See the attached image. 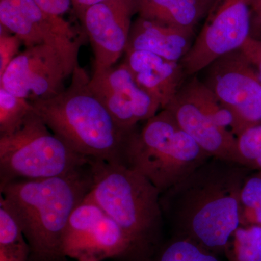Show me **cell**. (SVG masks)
Here are the masks:
<instances>
[{
	"label": "cell",
	"mask_w": 261,
	"mask_h": 261,
	"mask_svg": "<svg viewBox=\"0 0 261 261\" xmlns=\"http://www.w3.org/2000/svg\"><path fill=\"white\" fill-rule=\"evenodd\" d=\"M202 1H203L204 3H205V4L207 5V8H209V10H211V8L214 6L215 3H216L217 0H202ZM209 11H210V10H209Z\"/></svg>",
	"instance_id": "obj_30"
},
{
	"label": "cell",
	"mask_w": 261,
	"mask_h": 261,
	"mask_svg": "<svg viewBox=\"0 0 261 261\" xmlns=\"http://www.w3.org/2000/svg\"><path fill=\"white\" fill-rule=\"evenodd\" d=\"M75 8H76L77 12L80 13L81 11L88 8L91 5L97 4L100 3L103 0H71Z\"/></svg>",
	"instance_id": "obj_29"
},
{
	"label": "cell",
	"mask_w": 261,
	"mask_h": 261,
	"mask_svg": "<svg viewBox=\"0 0 261 261\" xmlns=\"http://www.w3.org/2000/svg\"><path fill=\"white\" fill-rule=\"evenodd\" d=\"M238 147L241 164L261 171V124L242 132L238 137Z\"/></svg>",
	"instance_id": "obj_22"
},
{
	"label": "cell",
	"mask_w": 261,
	"mask_h": 261,
	"mask_svg": "<svg viewBox=\"0 0 261 261\" xmlns=\"http://www.w3.org/2000/svg\"><path fill=\"white\" fill-rule=\"evenodd\" d=\"M44 12L62 16L70 9L71 0H34Z\"/></svg>",
	"instance_id": "obj_26"
},
{
	"label": "cell",
	"mask_w": 261,
	"mask_h": 261,
	"mask_svg": "<svg viewBox=\"0 0 261 261\" xmlns=\"http://www.w3.org/2000/svg\"><path fill=\"white\" fill-rule=\"evenodd\" d=\"M88 197L118 224L137 261L162 240L164 218L159 189L138 171L121 163L93 161Z\"/></svg>",
	"instance_id": "obj_4"
},
{
	"label": "cell",
	"mask_w": 261,
	"mask_h": 261,
	"mask_svg": "<svg viewBox=\"0 0 261 261\" xmlns=\"http://www.w3.org/2000/svg\"><path fill=\"white\" fill-rule=\"evenodd\" d=\"M64 63L53 48L27 47L0 75V87L31 102L50 99L65 90Z\"/></svg>",
	"instance_id": "obj_11"
},
{
	"label": "cell",
	"mask_w": 261,
	"mask_h": 261,
	"mask_svg": "<svg viewBox=\"0 0 261 261\" xmlns=\"http://www.w3.org/2000/svg\"><path fill=\"white\" fill-rule=\"evenodd\" d=\"M203 70L202 82L232 113L240 134L261 124L260 75L241 49L220 57Z\"/></svg>",
	"instance_id": "obj_8"
},
{
	"label": "cell",
	"mask_w": 261,
	"mask_h": 261,
	"mask_svg": "<svg viewBox=\"0 0 261 261\" xmlns=\"http://www.w3.org/2000/svg\"><path fill=\"white\" fill-rule=\"evenodd\" d=\"M34 111L30 101L0 87V135L18 130Z\"/></svg>",
	"instance_id": "obj_21"
},
{
	"label": "cell",
	"mask_w": 261,
	"mask_h": 261,
	"mask_svg": "<svg viewBox=\"0 0 261 261\" xmlns=\"http://www.w3.org/2000/svg\"><path fill=\"white\" fill-rule=\"evenodd\" d=\"M252 0H217L181 64L195 75L220 57L243 47L251 36Z\"/></svg>",
	"instance_id": "obj_7"
},
{
	"label": "cell",
	"mask_w": 261,
	"mask_h": 261,
	"mask_svg": "<svg viewBox=\"0 0 261 261\" xmlns=\"http://www.w3.org/2000/svg\"><path fill=\"white\" fill-rule=\"evenodd\" d=\"M23 44L20 38L15 34L2 32L0 34V75L3 74L8 65L19 54Z\"/></svg>",
	"instance_id": "obj_24"
},
{
	"label": "cell",
	"mask_w": 261,
	"mask_h": 261,
	"mask_svg": "<svg viewBox=\"0 0 261 261\" xmlns=\"http://www.w3.org/2000/svg\"><path fill=\"white\" fill-rule=\"evenodd\" d=\"M194 33L141 18L132 23L126 50L149 51L181 63L193 44Z\"/></svg>",
	"instance_id": "obj_16"
},
{
	"label": "cell",
	"mask_w": 261,
	"mask_h": 261,
	"mask_svg": "<svg viewBox=\"0 0 261 261\" xmlns=\"http://www.w3.org/2000/svg\"><path fill=\"white\" fill-rule=\"evenodd\" d=\"M89 88L112 115L118 124L133 130L141 121L155 116L161 105L136 82L126 63L94 72Z\"/></svg>",
	"instance_id": "obj_12"
},
{
	"label": "cell",
	"mask_w": 261,
	"mask_h": 261,
	"mask_svg": "<svg viewBox=\"0 0 261 261\" xmlns=\"http://www.w3.org/2000/svg\"><path fill=\"white\" fill-rule=\"evenodd\" d=\"M125 53L124 63L137 83L159 101L162 110L166 108L187 76L181 63L149 51L128 49Z\"/></svg>",
	"instance_id": "obj_15"
},
{
	"label": "cell",
	"mask_w": 261,
	"mask_h": 261,
	"mask_svg": "<svg viewBox=\"0 0 261 261\" xmlns=\"http://www.w3.org/2000/svg\"><path fill=\"white\" fill-rule=\"evenodd\" d=\"M211 158L171 113L163 109L132 132L124 165L145 176L162 194Z\"/></svg>",
	"instance_id": "obj_5"
},
{
	"label": "cell",
	"mask_w": 261,
	"mask_h": 261,
	"mask_svg": "<svg viewBox=\"0 0 261 261\" xmlns=\"http://www.w3.org/2000/svg\"><path fill=\"white\" fill-rule=\"evenodd\" d=\"M65 257L103 261L130 257L132 246L121 227L88 196L73 211L63 237Z\"/></svg>",
	"instance_id": "obj_10"
},
{
	"label": "cell",
	"mask_w": 261,
	"mask_h": 261,
	"mask_svg": "<svg viewBox=\"0 0 261 261\" xmlns=\"http://www.w3.org/2000/svg\"><path fill=\"white\" fill-rule=\"evenodd\" d=\"M228 261H261V226L240 225L225 248Z\"/></svg>",
	"instance_id": "obj_20"
},
{
	"label": "cell",
	"mask_w": 261,
	"mask_h": 261,
	"mask_svg": "<svg viewBox=\"0 0 261 261\" xmlns=\"http://www.w3.org/2000/svg\"><path fill=\"white\" fill-rule=\"evenodd\" d=\"M92 161L55 135L35 111L18 130L0 135V184L66 176Z\"/></svg>",
	"instance_id": "obj_6"
},
{
	"label": "cell",
	"mask_w": 261,
	"mask_h": 261,
	"mask_svg": "<svg viewBox=\"0 0 261 261\" xmlns=\"http://www.w3.org/2000/svg\"><path fill=\"white\" fill-rule=\"evenodd\" d=\"M69 87L50 99L33 102L34 111L57 136L84 157L124 165L130 134L118 124L89 88V75L79 66ZM137 128V127H136Z\"/></svg>",
	"instance_id": "obj_3"
},
{
	"label": "cell",
	"mask_w": 261,
	"mask_h": 261,
	"mask_svg": "<svg viewBox=\"0 0 261 261\" xmlns=\"http://www.w3.org/2000/svg\"><path fill=\"white\" fill-rule=\"evenodd\" d=\"M261 200V171H252L245 178L240 192L241 211L255 208Z\"/></svg>",
	"instance_id": "obj_23"
},
{
	"label": "cell",
	"mask_w": 261,
	"mask_h": 261,
	"mask_svg": "<svg viewBox=\"0 0 261 261\" xmlns=\"http://www.w3.org/2000/svg\"><path fill=\"white\" fill-rule=\"evenodd\" d=\"M92 186V164L66 176L0 184L1 197L18 219L30 247L28 261L65 260V228Z\"/></svg>",
	"instance_id": "obj_2"
},
{
	"label": "cell",
	"mask_w": 261,
	"mask_h": 261,
	"mask_svg": "<svg viewBox=\"0 0 261 261\" xmlns=\"http://www.w3.org/2000/svg\"><path fill=\"white\" fill-rule=\"evenodd\" d=\"M261 34V0H252L251 37L259 39Z\"/></svg>",
	"instance_id": "obj_28"
},
{
	"label": "cell",
	"mask_w": 261,
	"mask_h": 261,
	"mask_svg": "<svg viewBox=\"0 0 261 261\" xmlns=\"http://www.w3.org/2000/svg\"><path fill=\"white\" fill-rule=\"evenodd\" d=\"M240 225H257L261 226V200L255 208L250 211H241Z\"/></svg>",
	"instance_id": "obj_27"
},
{
	"label": "cell",
	"mask_w": 261,
	"mask_h": 261,
	"mask_svg": "<svg viewBox=\"0 0 261 261\" xmlns=\"http://www.w3.org/2000/svg\"><path fill=\"white\" fill-rule=\"evenodd\" d=\"M240 49L255 65L261 78V39L250 36Z\"/></svg>",
	"instance_id": "obj_25"
},
{
	"label": "cell",
	"mask_w": 261,
	"mask_h": 261,
	"mask_svg": "<svg viewBox=\"0 0 261 261\" xmlns=\"http://www.w3.org/2000/svg\"><path fill=\"white\" fill-rule=\"evenodd\" d=\"M135 5L139 18L191 33L210 10L202 0H135Z\"/></svg>",
	"instance_id": "obj_17"
},
{
	"label": "cell",
	"mask_w": 261,
	"mask_h": 261,
	"mask_svg": "<svg viewBox=\"0 0 261 261\" xmlns=\"http://www.w3.org/2000/svg\"><path fill=\"white\" fill-rule=\"evenodd\" d=\"M0 23L27 47L44 44L53 48L64 63L67 76L80 66V44L70 24L46 13L34 0H0Z\"/></svg>",
	"instance_id": "obj_9"
},
{
	"label": "cell",
	"mask_w": 261,
	"mask_h": 261,
	"mask_svg": "<svg viewBox=\"0 0 261 261\" xmlns=\"http://www.w3.org/2000/svg\"><path fill=\"white\" fill-rule=\"evenodd\" d=\"M135 0H103L79 15L93 49L94 72L111 68L126 51Z\"/></svg>",
	"instance_id": "obj_13"
},
{
	"label": "cell",
	"mask_w": 261,
	"mask_h": 261,
	"mask_svg": "<svg viewBox=\"0 0 261 261\" xmlns=\"http://www.w3.org/2000/svg\"><path fill=\"white\" fill-rule=\"evenodd\" d=\"M137 261H221L219 255L181 237L162 241Z\"/></svg>",
	"instance_id": "obj_19"
},
{
	"label": "cell",
	"mask_w": 261,
	"mask_h": 261,
	"mask_svg": "<svg viewBox=\"0 0 261 261\" xmlns=\"http://www.w3.org/2000/svg\"><path fill=\"white\" fill-rule=\"evenodd\" d=\"M164 109L171 113L182 129L211 157L241 164L238 137L179 90Z\"/></svg>",
	"instance_id": "obj_14"
},
{
	"label": "cell",
	"mask_w": 261,
	"mask_h": 261,
	"mask_svg": "<svg viewBox=\"0 0 261 261\" xmlns=\"http://www.w3.org/2000/svg\"><path fill=\"white\" fill-rule=\"evenodd\" d=\"M252 171L240 163L212 157L161 194L163 218L172 236L224 255L228 240L240 226V192Z\"/></svg>",
	"instance_id": "obj_1"
},
{
	"label": "cell",
	"mask_w": 261,
	"mask_h": 261,
	"mask_svg": "<svg viewBox=\"0 0 261 261\" xmlns=\"http://www.w3.org/2000/svg\"><path fill=\"white\" fill-rule=\"evenodd\" d=\"M29 247L20 223L0 198V261H28Z\"/></svg>",
	"instance_id": "obj_18"
}]
</instances>
